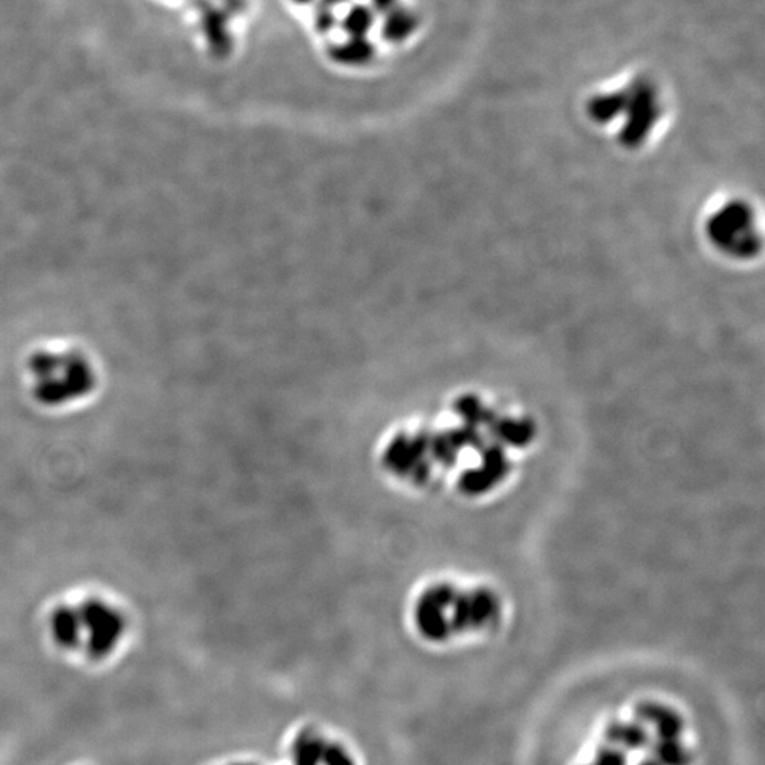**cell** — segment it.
<instances>
[{
    "label": "cell",
    "instance_id": "cell-10",
    "mask_svg": "<svg viewBox=\"0 0 765 765\" xmlns=\"http://www.w3.org/2000/svg\"><path fill=\"white\" fill-rule=\"evenodd\" d=\"M590 765H626L625 751L610 746V744L605 747H601L598 749L594 761L591 762Z\"/></svg>",
    "mask_w": 765,
    "mask_h": 765
},
{
    "label": "cell",
    "instance_id": "cell-4",
    "mask_svg": "<svg viewBox=\"0 0 765 765\" xmlns=\"http://www.w3.org/2000/svg\"><path fill=\"white\" fill-rule=\"evenodd\" d=\"M636 718L639 723L654 726L659 739H679L683 730L682 718L661 703H641L636 706Z\"/></svg>",
    "mask_w": 765,
    "mask_h": 765
},
{
    "label": "cell",
    "instance_id": "cell-5",
    "mask_svg": "<svg viewBox=\"0 0 765 765\" xmlns=\"http://www.w3.org/2000/svg\"><path fill=\"white\" fill-rule=\"evenodd\" d=\"M606 743L621 749L623 751H636L644 749L651 744V734L644 728V724L636 721H614L605 729Z\"/></svg>",
    "mask_w": 765,
    "mask_h": 765
},
{
    "label": "cell",
    "instance_id": "cell-1",
    "mask_svg": "<svg viewBox=\"0 0 765 765\" xmlns=\"http://www.w3.org/2000/svg\"><path fill=\"white\" fill-rule=\"evenodd\" d=\"M127 631L124 615L109 601L89 598L56 608L50 636L58 648L84 652L92 661L114 654Z\"/></svg>",
    "mask_w": 765,
    "mask_h": 765
},
{
    "label": "cell",
    "instance_id": "cell-11",
    "mask_svg": "<svg viewBox=\"0 0 765 765\" xmlns=\"http://www.w3.org/2000/svg\"><path fill=\"white\" fill-rule=\"evenodd\" d=\"M639 765H659V764H657V762L655 761V760L652 759V757H649V759L644 760V761H642L641 764H639Z\"/></svg>",
    "mask_w": 765,
    "mask_h": 765
},
{
    "label": "cell",
    "instance_id": "cell-2",
    "mask_svg": "<svg viewBox=\"0 0 765 765\" xmlns=\"http://www.w3.org/2000/svg\"><path fill=\"white\" fill-rule=\"evenodd\" d=\"M33 396L48 407L67 406L91 393L96 373L83 353L71 349L40 350L30 359Z\"/></svg>",
    "mask_w": 765,
    "mask_h": 765
},
{
    "label": "cell",
    "instance_id": "cell-12",
    "mask_svg": "<svg viewBox=\"0 0 765 765\" xmlns=\"http://www.w3.org/2000/svg\"><path fill=\"white\" fill-rule=\"evenodd\" d=\"M240 765H247V764H240Z\"/></svg>",
    "mask_w": 765,
    "mask_h": 765
},
{
    "label": "cell",
    "instance_id": "cell-9",
    "mask_svg": "<svg viewBox=\"0 0 765 765\" xmlns=\"http://www.w3.org/2000/svg\"><path fill=\"white\" fill-rule=\"evenodd\" d=\"M322 765H356L347 749L340 744L325 743Z\"/></svg>",
    "mask_w": 765,
    "mask_h": 765
},
{
    "label": "cell",
    "instance_id": "cell-3",
    "mask_svg": "<svg viewBox=\"0 0 765 765\" xmlns=\"http://www.w3.org/2000/svg\"><path fill=\"white\" fill-rule=\"evenodd\" d=\"M753 214L740 202L728 204L708 222L711 242L736 257H751L760 250V240L751 230Z\"/></svg>",
    "mask_w": 765,
    "mask_h": 765
},
{
    "label": "cell",
    "instance_id": "cell-6",
    "mask_svg": "<svg viewBox=\"0 0 765 765\" xmlns=\"http://www.w3.org/2000/svg\"><path fill=\"white\" fill-rule=\"evenodd\" d=\"M488 426H491L499 439L513 447L527 444L534 434L533 424L529 419H505L493 417Z\"/></svg>",
    "mask_w": 765,
    "mask_h": 765
},
{
    "label": "cell",
    "instance_id": "cell-7",
    "mask_svg": "<svg viewBox=\"0 0 765 765\" xmlns=\"http://www.w3.org/2000/svg\"><path fill=\"white\" fill-rule=\"evenodd\" d=\"M651 747L652 759L659 765H689V751L680 744L679 739H659Z\"/></svg>",
    "mask_w": 765,
    "mask_h": 765
},
{
    "label": "cell",
    "instance_id": "cell-8",
    "mask_svg": "<svg viewBox=\"0 0 765 765\" xmlns=\"http://www.w3.org/2000/svg\"><path fill=\"white\" fill-rule=\"evenodd\" d=\"M325 741L316 734L304 733L293 749V765H322Z\"/></svg>",
    "mask_w": 765,
    "mask_h": 765
}]
</instances>
